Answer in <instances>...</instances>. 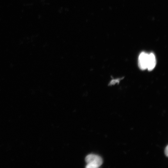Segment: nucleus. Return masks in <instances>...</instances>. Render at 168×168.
<instances>
[{
  "instance_id": "f257e3e1",
  "label": "nucleus",
  "mask_w": 168,
  "mask_h": 168,
  "mask_svg": "<svg viewBox=\"0 0 168 168\" xmlns=\"http://www.w3.org/2000/svg\"><path fill=\"white\" fill-rule=\"evenodd\" d=\"M85 161L87 164V168H97L102 164L103 160L99 156L93 154H90L86 157Z\"/></svg>"
},
{
  "instance_id": "f03ea898",
  "label": "nucleus",
  "mask_w": 168,
  "mask_h": 168,
  "mask_svg": "<svg viewBox=\"0 0 168 168\" xmlns=\"http://www.w3.org/2000/svg\"><path fill=\"white\" fill-rule=\"evenodd\" d=\"M149 54L142 52L139 56L138 65L140 69L142 70L147 69L148 66Z\"/></svg>"
},
{
  "instance_id": "7ed1b4c3",
  "label": "nucleus",
  "mask_w": 168,
  "mask_h": 168,
  "mask_svg": "<svg viewBox=\"0 0 168 168\" xmlns=\"http://www.w3.org/2000/svg\"><path fill=\"white\" fill-rule=\"evenodd\" d=\"M156 64L155 56L153 53L149 54L147 68L149 71H152L155 67Z\"/></svg>"
},
{
  "instance_id": "20e7f679",
  "label": "nucleus",
  "mask_w": 168,
  "mask_h": 168,
  "mask_svg": "<svg viewBox=\"0 0 168 168\" xmlns=\"http://www.w3.org/2000/svg\"><path fill=\"white\" fill-rule=\"evenodd\" d=\"M165 153L166 156L168 157V146L167 145L165 150Z\"/></svg>"
}]
</instances>
